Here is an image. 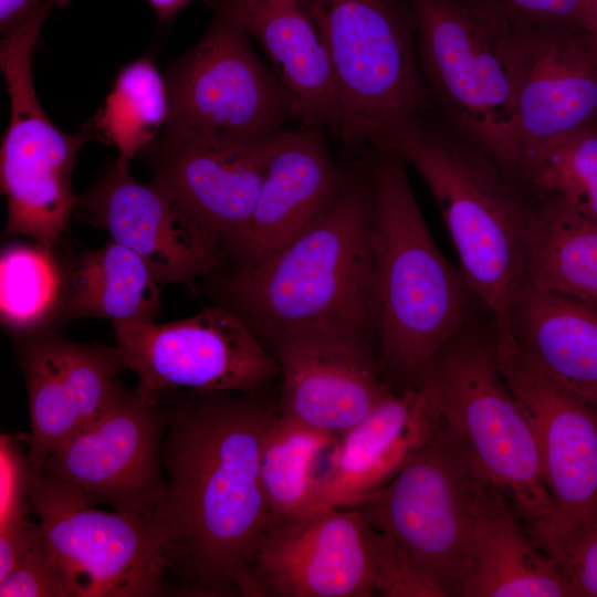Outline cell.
I'll list each match as a JSON object with an SVG mask.
<instances>
[{"label": "cell", "instance_id": "21", "mask_svg": "<svg viewBox=\"0 0 597 597\" xmlns=\"http://www.w3.org/2000/svg\"><path fill=\"white\" fill-rule=\"evenodd\" d=\"M346 177L331 156L323 128L281 130L249 223L228 252L235 265L254 263L301 233L332 205Z\"/></svg>", "mask_w": 597, "mask_h": 597}, {"label": "cell", "instance_id": "27", "mask_svg": "<svg viewBox=\"0 0 597 597\" xmlns=\"http://www.w3.org/2000/svg\"><path fill=\"white\" fill-rule=\"evenodd\" d=\"M526 284L597 307V220L541 202L530 240Z\"/></svg>", "mask_w": 597, "mask_h": 597}, {"label": "cell", "instance_id": "11", "mask_svg": "<svg viewBox=\"0 0 597 597\" xmlns=\"http://www.w3.org/2000/svg\"><path fill=\"white\" fill-rule=\"evenodd\" d=\"M165 127L223 140L268 138L295 121L293 101L232 19L213 11L198 43L169 67Z\"/></svg>", "mask_w": 597, "mask_h": 597}, {"label": "cell", "instance_id": "12", "mask_svg": "<svg viewBox=\"0 0 597 597\" xmlns=\"http://www.w3.org/2000/svg\"><path fill=\"white\" fill-rule=\"evenodd\" d=\"M136 394L157 405L168 391L259 394L280 369L263 341L234 313L218 305L170 323L114 325Z\"/></svg>", "mask_w": 597, "mask_h": 597}, {"label": "cell", "instance_id": "32", "mask_svg": "<svg viewBox=\"0 0 597 597\" xmlns=\"http://www.w3.org/2000/svg\"><path fill=\"white\" fill-rule=\"evenodd\" d=\"M80 593L78 582L44 534L19 565L0 579L1 597H80Z\"/></svg>", "mask_w": 597, "mask_h": 597}, {"label": "cell", "instance_id": "17", "mask_svg": "<svg viewBox=\"0 0 597 597\" xmlns=\"http://www.w3.org/2000/svg\"><path fill=\"white\" fill-rule=\"evenodd\" d=\"M511 48L521 165L597 124V43L582 27H515Z\"/></svg>", "mask_w": 597, "mask_h": 597}, {"label": "cell", "instance_id": "31", "mask_svg": "<svg viewBox=\"0 0 597 597\" xmlns=\"http://www.w3.org/2000/svg\"><path fill=\"white\" fill-rule=\"evenodd\" d=\"M516 175L541 202L597 220V124L524 158Z\"/></svg>", "mask_w": 597, "mask_h": 597}, {"label": "cell", "instance_id": "34", "mask_svg": "<svg viewBox=\"0 0 597 597\" xmlns=\"http://www.w3.org/2000/svg\"><path fill=\"white\" fill-rule=\"evenodd\" d=\"M375 594L387 597H439L407 552L373 526Z\"/></svg>", "mask_w": 597, "mask_h": 597}, {"label": "cell", "instance_id": "2", "mask_svg": "<svg viewBox=\"0 0 597 597\" xmlns=\"http://www.w3.org/2000/svg\"><path fill=\"white\" fill-rule=\"evenodd\" d=\"M369 172L347 176L312 224L265 258L211 275L219 305L263 342L324 335L371 336Z\"/></svg>", "mask_w": 597, "mask_h": 597}, {"label": "cell", "instance_id": "15", "mask_svg": "<svg viewBox=\"0 0 597 597\" xmlns=\"http://www.w3.org/2000/svg\"><path fill=\"white\" fill-rule=\"evenodd\" d=\"M74 213L140 256L161 286L193 289L198 279L221 271L220 240L156 184L136 180L129 161L118 157L78 197Z\"/></svg>", "mask_w": 597, "mask_h": 597}, {"label": "cell", "instance_id": "5", "mask_svg": "<svg viewBox=\"0 0 597 597\" xmlns=\"http://www.w3.org/2000/svg\"><path fill=\"white\" fill-rule=\"evenodd\" d=\"M474 465L507 496L542 549L554 506L533 430L498 360V328L481 308L431 357L412 384Z\"/></svg>", "mask_w": 597, "mask_h": 597}, {"label": "cell", "instance_id": "29", "mask_svg": "<svg viewBox=\"0 0 597 597\" xmlns=\"http://www.w3.org/2000/svg\"><path fill=\"white\" fill-rule=\"evenodd\" d=\"M168 114L166 78L149 56H142L119 70L92 121L95 137L129 161L159 136Z\"/></svg>", "mask_w": 597, "mask_h": 597}, {"label": "cell", "instance_id": "14", "mask_svg": "<svg viewBox=\"0 0 597 597\" xmlns=\"http://www.w3.org/2000/svg\"><path fill=\"white\" fill-rule=\"evenodd\" d=\"M502 375L536 440L554 506L547 548L597 515V411L562 387L498 331Z\"/></svg>", "mask_w": 597, "mask_h": 597}, {"label": "cell", "instance_id": "30", "mask_svg": "<svg viewBox=\"0 0 597 597\" xmlns=\"http://www.w3.org/2000/svg\"><path fill=\"white\" fill-rule=\"evenodd\" d=\"M64 265L54 250L38 243L11 244L0 256L1 323L11 333L28 338L43 334L62 314Z\"/></svg>", "mask_w": 597, "mask_h": 597}, {"label": "cell", "instance_id": "20", "mask_svg": "<svg viewBox=\"0 0 597 597\" xmlns=\"http://www.w3.org/2000/svg\"><path fill=\"white\" fill-rule=\"evenodd\" d=\"M21 363L31 421L28 468L40 474L54 450L103 410L126 366L116 345L49 333L29 338Z\"/></svg>", "mask_w": 597, "mask_h": 597}, {"label": "cell", "instance_id": "16", "mask_svg": "<svg viewBox=\"0 0 597 597\" xmlns=\"http://www.w3.org/2000/svg\"><path fill=\"white\" fill-rule=\"evenodd\" d=\"M373 526L358 507L317 506L272 524L252 563L260 597H369Z\"/></svg>", "mask_w": 597, "mask_h": 597}, {"label": "cell", "instance_id": "35", "mask_svg": "<svg viewBox=\"0 0 597 597\" xmlns=\"http://www.w3.org/2000/svg\"><path fill=\"white\" fill-rule=\"evenodd\" d=\"M510 28L570 25L585 29L588 0H467Z\"/></svg>", "mask_w": 597, "mask_h": 597}, {"label": "cell", "instance_id": "4", "mask_svg": "<svg viewBox=\"0 0 597 597\" xmlns=\"http://www.w3.org/2000/svg\"><path fill=\"white\" fill-rule=\"evenodd\" d=\"M370 325L380 371L405 387L483 304L437 247L406 161L374 148Z\"/></svg>", "mask_w": 597, "mask_h": 597}, {"label": "cell", "instance_id": "13", "mask_svg": "<svg viewBox=\"0 0 597 597\" xmlns=\"http://www.w3.org/2000/svg\"><path fill=\"white\" fill-rule=\"evenodd\" d=\"M28 495L44 535L80 584V597L165 594L170 556L160 531L116 511L83 505L28 472Z\"/></svg>", "mask_w": 597, "mask_h": 597}, {"label": "cell", "instance_id": "3", "mask_svg": "<svg viewBox=\"0 0 597 597\" xmlns=\"http://www.w3.org/2000/svg\"><path fill=\"white\" fill-rule=\"evenodd\" d=\"M371 147L395 151L423 179L458 253L462 276L501 325L526 284L541 201L436 107L394 122Z\"/></svg>", "mask_w": 597, "mask_h": 597}, {"label": "cell", "instance_id": "33", "mask_svg": "<svg viewBox=\"0 0 597 597\" xmlns=\"http://www.w3.org/2000/svg\"><path fill=\"white\" fill-rule=\"evenodd\" d=\"M546 554L574 597H597V515L557 538Z\"/></svg>", "mask_w": 597, "mask_h": 597}, {"label": "cell", "instance_id": "7", "mask_svg": "<svg viewBox=\"0 0 597 597\" xmlns=\"http://www.w3.org/2000/svg\"><path fill=\"white\" fill-rule=\"evenodd\" d=\"M421 73L438 112L515 175L511 28L467 0H410Z\"/></svg>", "mask_w": 597, "mask_h": 597}, {"label": "cell", "instance_id": "24", "mask_svg": "<svg viewBox=\"0 0 597 597\" xmlns=\"http://www.w3.org/2000/svg\"><path fill=\"white\" fill-rule=\"evenodd\" d=\"M496 327L543 373L597 410V307L525 284Z\"/></svg>", "mask_w": 597, "mask_h": 597}, {"label": "cell", "instance_id": "23", "mask_svg": "<svg viewBox=\"0 0 597 597\" xmlns=\"http://www.w3.org/2000/svg\"><path fill=\"white\" fill-rule=\"evenodd\" d=\"M265 53L300 126L333 128L337 104L328 54L307 0H207Z\"/></svg>", "mask_w": 597, "mask_h": 597}, {"label": "cell", "instance_id": "22", "mask_svg": "<svg viewBox=\"0 0 597 597\" xmlns=\"http://www.w3.org/2000/svg\"><path fill=\"white\" fill-rule=\"evenodd\" d=\"M439 418L415 386L390 390L342 433L320 480L324 505L356 507L385 486L430 439Z\"/></svg>", "mask_w": 597, "mask_h": 597}, {"label": "cell", "instance_id": "28", "mask_svg": "<svg viewBox=\"0 0 597 597\" xmlns=\"http://www.w3.org/2000/svg\"><path fill=\"white\" fill-rule=\"evenodd\" d=\"M337 439L277 412L260 453L261 483L273 524L324 505L320 500L322 462Z\"/></svg>", "mask_w": 597, "mask_h": 597}, {"label": "cell", "instance_id": "18", "mask_svg": "<svg viewBox=\"0 0 597 597\" xmlns=\"http://www.w3.org/2000/svg\"><path fill=\"white\" fill-rule=\"evenodd\" d=\"M277 134L237 142L165 127L138 155L151 169L153 182L208 228L228 253L252 216Z\"/></svg>", "mask_w": 597, "mask_h": 597}, {"label": "cell", "instance_id": "6", "mask_svg": "<svg viewBox=\"0 0 597 597\" xmlns=\"http://www.w3.org/2000/svg\"><path fill=\"white\" fill-rule=\"evenodd\" d=\"M307 1L334 77L332 130L346 146H371L394 122L434 108L410 0Z\"/></svg>", "mask_w": 597, "mask_h": 597}, {"label": "cell", "instance_id": "8", "mask_svg": "<svg viewBox=\"0 0 597 597\" xmlns=\"http://www.w3.org/2000/svg\"><path fill=\"white\" fill-rule=\"evenodd\" d=\"M484 479L439 420L400 471L356 507L407 552L439 597H464Z\"/></svg>", "mask_w": 597, "mask_h": 597}, {"label": "cell", "instance_id": "1", "mask_svg": "<svg viewBox=\"0 0 597 597\" xmlns=\"http://www.w3.org/2000/svg\"><path fill=\"white\" fill-rule=\"evenodd\" d=\"M193 392L167 416L160 530L191 596L260 597L252 563L273 524L260 476L276 405L259 394Z\"/></svg>", "mask_w": 597, "mask_h": 597}, {"label": "cell", "instance_id": "40", "mask_svg": "<svg viewBox=\"0 0 597 597\" xmlns=\"http://www.w3.org/2000/svg\"><path fill=\"white\" fill-rule=\"evenodd\" d=\"M585 29L591 34L597 43V0H588L585 17Z\"/></svg>", "mask_w": 597, "mask_h": 597}, {"label": "cell", "instance_id": "25", "mask_svg": "<svg viewBox=\"0 0 597 597\" xmlns=\"http://www.w3.org/2000/svg\"><path fill=\"white\" fill-rule=\"evenodd\" d=\"M522 525L505 493L485 478L476 501L464 597H574L553 559Z\"/></svg>", "mask_w": 597, "mask_h": 597}, {"label": "cell", "instance_id": "26", "mask_svg": "<svg viewBox=\"0 0 597 597\" xmlns=\"http://www.w3.org/2000/svg\"><path fill=\"white\" fill-rule=\"evenodd\" d=\"M160 286L140 256L109 239L100 249L73 256L64 266L62 314L71 320L104 318L113 326L155 322Z\"/></svg>", "mask_w": 597, "mask_h": 597}, {"label": "cell", "instance_id": "38", "mask_svg": "<svg viewBox=\"0 0 597 597\" xmlns=\"http://www.w3.org/2000/svg\"><path fill=\"white\" fill-rule=\"evenodd\" d=\"M48 0H0V32L7 35L25 23Z\"/></svg>", "mask_w": 597, "mask_h": 597}, {"label": "cell", "instance_id": "37", "mask_svg": "<svg viewBox=\"0 0 597 597\" xmlns=\"http://www.w3.org/2000/svg\"><path fill=\"white\" fill-rule=\"evenodd\" d=\"M39 521L27 516L0 524V579L9 575L43 536Z\"/></svg>", "mask_w": 597, "mask_h": 597}, {"label": "cell", "instance_id": "10", "mask_svg": "<svg viewBox=\"0 0 597 597\" xmlns=\"http://www.w3.org/2000/svg\"><path fill=\"white\" fill-rule=\"evenodd\" d=\"M167 421L157 405L117 381L103 410L62 442L35 475L77 503L107 504L161 533Z\"/></svg>", "mask_w": 597, "mask_h": 597}, {"label": "cell", "instance_id": "41", "mask_svg": "<svg viewBox=\"0 0 597 597\" xmlns=\"http://www.w3.org/2000/svg\"><path fill=\"white\" fill-rule=\"evenodd\" d=\"M597 411V410H596Z\"/></svg>", "mask_w": 597, "mask_h": 597}, {"label": "cell", "instance_id": "36", "mask_svg": "<svg viewBox=\"0 0 597 597\" xmlns=\"http://www.w3.org/2000/svg\"><path fill=\"white\" fill-rule=\"evenodd\" d=\"M0 468V524H2L27 516L31 511L28 495V455L21 453L7 434L1 436Z\"/></svg>", "mask_w": 597, "mask_h": 597}, {"label": "cell", "instance_id": "39", "mask_svg": "<svg viewBox=\"0 0 597 597\" xmlns=\"http://www.w3.org/2000/svg\"><path fill=\"white\" fill-rule=\"evenodd\" d=\"M192 0H147L160 23H170Z\"/></svg>", "mask_w": 597, "mask_h": 597}, {"label": "cell", "instance_id": "19", "mask_svg": "<svg viewBox=\"0 0 597 597\" xmlns=\"http://www.w3.org/2000/svg\"><path fill=\"white\" fill-rule=\"evenodd\" d=\"M282 384L280 416L339 437L391 390L371 337L324 335L270 345Z\"/></svg>", "mask_w": 597, "mask_h": 597}, {"label": "cell", "instance_id": "9", "mask_svg": "<svg viewBox=\"0 0 597 597\" xmlns=\"http://www.w3.org/2000/svg\"><path fill=\"white\" fill-rule=\"evenodd\" d=\"M60 0H48L25 23L3 35L0 70L10 101V122L0 149V186L7 201L6 235H23L54 250L78 197L72 174L93 121L75 134L60 130L44 113L34 87L32 56L42 24Z\"/></svg>", "mask_w": 597, "mask_h": 597}]
</instances>
